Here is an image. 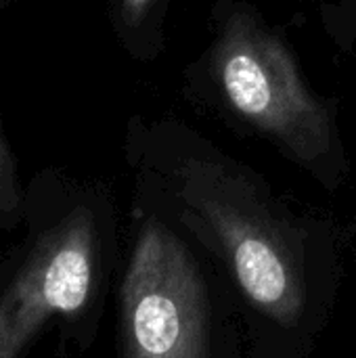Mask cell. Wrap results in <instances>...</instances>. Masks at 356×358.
<instances>
[{"instance_id":"cell-1","label":"cell","mask_w":356,"mask_h":358,"mask_svg":"<svg viewBox=\"0 0 356 358\" xmlns=\"http://www.w3.org/2000/svg\"><path fill=\"white\" fill-rule=\"evenodd\" d=\"M178 195L248 300L269 319L294 325L304 306L300 266L248 178L220 164L191 159L180 170Z\"/></svg>"},{"instance_id":"cell-2","label":"cell","mask_w":356,"mask_h":358,"mask_svg":"<svg viewBox=\"0 0 356 358\" xmlns=\"http://www.w3.org/2000/svg\"><path fill=\"white\" fill-rule=\"evenodd\" d=\"M214 76L229 105L300 162H315L332 147L325 105L308 90L290 48L250 13L225 23L212 52Z\"/></svg>"},{"instance_id":"cell-3","label":"cell","mask_w":356,"mask_h":358,"mask_svg":"<svg viewBox=\"0 0 356 358\" xmlns=\"http://www.w3.org/2000/svg\"><path fill=\"white\" fill-rule=\"evenodd\" d=\"M128 358H208L206 287L180 239L147 222L122 285Z\"/></svg>"},{"instance_id":"cell-4","label":"cell","mask_w":356,"mask_h":358,"mask_svg":"<svg viewBox=\"0 0 356 358\" xmlns=\"http://www.w3.org/2000/svg\"><path fill=\"white\" fill-rule=\"evenodd\" d=\"M94 229L76 210L44 233L0 298V358H21L42 325L80 313L92 292Z\"/></svg>"},{"instance_id":"cell-5","label":"cell","mask_w":356,"mask_h":358,"mask_svg":"<svg viewBox=\"0 0 356 358\" xmlns=\"http://www.w3.org/2000/svg\"><path fill=\"white\" fill-rule=\"evenodd\" d=\"M19 208V189L15 180V168L10 153L0 136V214L17 212Z\"/></svg>"},{"instance_id":"cell-6","label":"cell","mask_w":356,"mask_h":358,"mask_svg":"<svg viewBox=\"0 0 356 358\" xmlns=\"http://www.w3.org/2000/svg\"><path fill=\"white\" fill-rule=\"evenodd\" d=\"M153 0H122V15L126 19V23L136 25L143 15L147 13V8L151 6Z\"/></svg>"}]
</instances>
